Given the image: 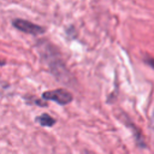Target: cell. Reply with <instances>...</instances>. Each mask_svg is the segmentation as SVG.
Listing matches in <instances>:
<instances>
[{
    "label": "cell",
    "mask_w": 154,
    "mask_h": 154,
    "mask_svg": "<svg viewBox=\"0 0 154 154\" xmlns=\"http://www.w3.org/2000/svg\"><path fill=\"white\" fill-rule=\"evenodd\" d=\"M45 100H52L59 105H67L72 101V94L66 89H54L49 91H45L42 94Z\"/></svg>",
    "instance_id": "cell-1"
},
{
    "label": "cell",
    "mask_w": 154,
    "mask_h": 154,
    "mask_svg": "<svg viewBox=\"0 0 154 154\" xmlns=\"http://www.w3.org/2000/svg\"><path fill=\"white\" fill-rule=\"evenodd\" d=\"M12 24L18 30L26 32V34H31V35H40V34H43L46 31V29L43 26L37 25V24L31 23V22H28V20H24V19H14L12 22Z\"/></svg>",
    "instance_id": "cell-2"
},
{
    "label": "cell",
    "mask_w": 154,
    "mask_h": 154,
    "mask_svg": "<svg viewBox=\"0 0 154 154\" xmlns=\"http://www.w3.org/2000/svg\"><path fill=\"white\" fill-rule=\"evenodd\" d=\"M36 122L40 123L42 126H53L55 124V119L52 118L49 114H42L38 118H36Z\"/></svg>",
    "instance_id": "cell-3"
},
{
    "label": "cell",
    "mask_w": 154,
    "mask_h": 154,
    "mask_svg": "<svg viewBox=\"0 0 154 154\" xmlns=\"http://www.w3.org/2000/svg\"><path fill=\"white\" fill-rule=\"evenodd\" d=\"M148 64L154 69V59H150V60H148Z\"/></svg>",
    "instance_id": "cell-4"
},
{
    "label": "cell",
    "mask_w": 154,
    "mask_h": 154,
    "mask_svg": "<svg viewBox=\"0 0 154 154\" xmlns=\"http://www.w3.org/2000/svg\"><path fill=\"white\" fill-rule=\"evenodd\" d=\"M153 129H154V112H153Z\"/></svg>",
    "instance_id": "cell-5"
}]
</instances>
